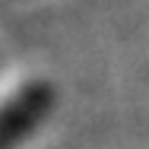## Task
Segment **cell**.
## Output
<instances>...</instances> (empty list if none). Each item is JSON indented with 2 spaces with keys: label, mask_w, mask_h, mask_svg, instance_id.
<instances>
[{
  "label": "cell",
  "mask_w": 149,
  "mask_h": 149,
  "mask_svg": "<svg viewBox=\"0 0 149 149\" xmlns=\"http://www.w3.org/2000/svg\"><path fill=\"white\" fill-rule=\"evenodd\" d=\"M54 105V86L48 79H26L0 98V149H13L45 120Z\"/></svg>",
  "instance_id": "cell-1"
}]
</instances>
